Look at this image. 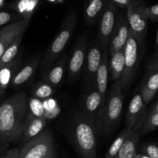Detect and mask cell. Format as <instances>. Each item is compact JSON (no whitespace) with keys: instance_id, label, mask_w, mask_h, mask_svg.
Returning <instances> with one entry per match:
<instances>
[{"instance_id":"cell-17","label":"cell","mask_w":158,"mask_h":158,"mask_svg":"<svg viewBox=\"0 0 158 158\" xmlns=\"http://www.w3.org/2000/svg\"><path fill=\"white\" fill-rule=\"evenodd\" d=\"M47 120L46 117H36L31 114H28L25 124L24 131H23V137H22V143H25L31 139L37 137L45 130Z\"/></svg>"},{"instance_id":"cell-21","label":"cell","mask_w":158,"mask_h":158,"mask_svg":"<svg viewBox=\"0 0 158 158\" xmlns=\"http://www.w3.org/2000/svg\"><path fill=\"white\" fill-rule=\"evenodd\" d=\"M109 73L112 81L118 82L121 80L125 66L124 49L113 54H109Z\"/></svg>"},{"instance_id":"cell-20","label":"cell","mask_w":158,"mask_h":158,"mask_svg":"<svg viewBox=\"0 0 158 158\" xmlns=\"http://www.w3.org/2000/svg\"><path fill=\"white\" fill-rule=\"evenodd\" d=\"M20 60L16 58L9 64H0V97L4 95L5 92L11 85L15 74L19 70Z\"/></svg>"},{"instance_id":"cell-31","label":"cell","mask_w":158,"mask_h":158,"mask_svg":"<svg viewBox=\"0 0 158 158\" xmlns=\"http://www.w3.org/2000/svg\"><path fill=\"white\" fill-rule=\"evenodd\" d=\"M142 154L151 158H158V146L152 143H145L142 146Z\"/></svg>"},{"instance_id":"cell-35","label":"cell","mask_w":158,"mask_h":158,"mask_svg":"<svg viewBox=\"0 0 158 158\" xmlns=\"http://www.w3.org/2000/svg\"><path fill=\"white\" fill-rule=\"evenodd\" d=\"M148 71H155L158 70V53L154 56V58L150 62L149 65L148 66Z\"/></svg>"},{"instance_id":"cell-10","label":"cell","mask_w":158,"mask_h":158,"mask_svg":"<svg viewBox=\"0 0 158 158\" xmlns=\"http://www.w3.org/2000/svg\"><path fill=\"white\" fill-rule=\"evenodd\" d=\"M102 48L99 42H94L88 47L84 66V82L86 90L96 87L97 72L102 61Z\"/></svg>"},{"instance_id":"cell-37","label":"cell","mask_w":158,"mask_h":158,"mask_svg":"<svg viewBox=\"0 0 158 158\" xmlns=\"http://www.w3.org/2000/svg\"><path fill=\"white\" fill-rule=\"evenodd\" d=\"M149 113H158V101L152 106Z\"/></svg>"},{"instance_id":"cell-8","label":"cell","mask_w":158,"mask_h":158,"mask_svg":"<svg viewBox=\"0 0 158 158\" xmlns=\"http://www.w3.org/2000/svg\"><path fill=\"white\" fill-rule=\"evenodd\" d=\"M106 103L103 101L97 87L86 90L82 97L81 105L83 113L92 120L98 135L102 134V123Z\"/></svg>"},{"instance_id":"cell-5","label":"cell","mask_w":158,"mask_h":158,"mask_svg":"<svg viewBox=\"0 0 158 158\" xmlns=\"http://www.w3.org/2000/svg\"><path fill=\"white\" fill-rule=\"evenodd\" d=\"M142 43L137 37L131 32L128 41L124 48L125 66L123 74L120 80L123 90H127L131 86L137 74L140 60V51Z\"/></svg>"},{"instance_id":"cell-28","label":"cell","mask_w":158,"mask_h":158,"mask_svg":"<svg viewBox=\"0 0 158 158\" xmlns=\"http://www.w3.org/2000/svg\"><path fill=\"white\" fill-rule=\"evenodd\" d=\"M158 128V113H149L146 121L138 131L140 136L146 135Z\"/></svg>"},{"instance_id":"cell-33","label":"cell","mask_w":158,"mask_h":158,"mask_svg":"<svg viewBox=\"0 0 158 158\" xmlns=\"http://www.w3.org/2000/svg\"><path fill=\"white\" fill-rule=\"evenodd\" d=\"M19 149L20 148L15 147V148L6 150L0 154V158H19Z\"/></svg>"},{"instance_id":"cell-16","label":"cell","mask_w":158,"mask_h":158,"mask_svg":"<svg viewBox=\"0 0 158 158\" xmlns=\"http://www.w3.org/2000/svg\"><path fill=\"white\" fill-rule=\"evenodd\" d=\"M109 47L103 49L101 64L98 69L96 79V87L100 93L103 101L106 103L107 98V86L109 81Z\"/></svg>"},{"instance_id":"cell-19","label":"cell","mask_w":158,"mask_h":158,"mask_svg":"<svg viewBox=\"0 0 158 158\" xmlns=\"http://www.w3.org/2000/svg\"><path fill=\"white\" fill-rule=\"evenodd\" d=\"M109 0H86L84 8L85 23L87 26L99 21Z\"/></svg>"},{"instance_id":"cell-32","label":"cell","mask_w":158,"mask_h":158,"mask_svg":"<svg viewBox=\"0 0 158 158\" xmlns=\"http://www.w3.org/2000/svg\"><path fill=\"white\" fill-rule=\"evenodd\" d=\"M146 13L149 20L158 23V4L151 6H147Z\"/></svg>"},{"instance_id":"cell-14","label":"cell","mask_w":158,"mask_h":158,"mask_svg":"<svg viewBox=\"0 0 158 158\" xmlns=\"http://www.w3.org/2000/svg\"><path fill=\"white\" fill-rule=\"evenodd\" d=\"M30 19H22L0 29V59L9 46L22 35H24Z\"/></svg>"},{"instance_id":"cell-29","label":"cell","mask_w":158,"mask_h":158,"mask_svg":"<svg viewBox=\"0 0 158 158\" xmlns=\"http://www.w3.org/2000/svg\"><path fill=\"white\" fill-rule=\"evenodd\" d=\"M44 108L41 103V100L32 97L29 98V113L36 117H44L43 116Z\"/></svg>"},{"instance_id":"cell-4","label":"cell","mask_w":158,"mask_h":158,"mask_svg":"<svg viewBox=\"0 0 158 158\" xmlns=\"http://www.w3.org/2000/svg\"><path fill=\"white\" fill-rule=\"evenodd\" d=\"M120 81L113 85L106 98L102 123V134H109L118 124L123 107L124 96Z\"/></svg>"},{"instance_id":"cell-25","label":"cell","mask_w":158,"mask_h":158,"mask_svg":"<svg viewBox=\"0 0 158 158\" xmlns=\"http://www.w3.org/2000/svg\"><path fill=\"white\" fill-rule=\"evenodd\" d=\"M132 130L129 129V128L126 127L123 129L121 132L120 133L117 138L114 140L112 144L110 145V148L108 149L107 153H106V156L104 158H116L117 157V154H118L119 151L122 148L123 145L126 142L127 139L129 137L131 134Z\"/></svg>"},{"instance_id":"cell-34","label":"cell","mask_w":158,"mask_h":158,"mask_svg":"<svg viewBox=\"0 0 158 158\" xmlns=\"http://www.w3.org/2000/svg\"><path fill=\"white\" fill-rule=\"evenodd\" d=\"M110 1L117 5L120 9H127V8L135 0H110Z\"/></svg>"},{"instance_id":"cell-11","label":"cell","mask_w":158,"mask_h":158,"mask_svg":"<svg viewBox=\"0 0 158 158\" xmlns=\"http://www.w3.org/2000/svg\"><path fill=\"white\" fill-rule=\"evenodd\" d=\"M148 114L147 105L143 102L140 93L134 94L127 111V127L138 132L146 121Z\"/></svg>"},{"instance_id":"cell-23","label":"cell","mask_w":158,"mask_h":158,"mask_svg":"<svg viewBox=\"0 0 158 158\" xmlns=\"http://www.w3.org/2000/svg\"><path fill=\"white\" fill-rule=\"evenodd\" d=\"M139 140V133L137 131H131L116 158H134L137 153Z\"/></svg>"},{"instance_id":"cell-13","label":"cell","mask_w":158,"mask_h":158,"mask_svg":"<svg viewBox=\"0 0 158 158\" xmlns=\"http://www.w3.org/2000/svg\"><path fill=\"white\" fill-rule=\"evenodd\" d=\"M131 35L129 23L126 9H121L119 12L118 20L113 36L109 44V54H113L124 49Z\"/></svg>"},{"instance_id":"cell-26","label":"cell","mask_w":158,"mask_h":158,"mask_svg":"<svg viewBox=\"0 0 158 158\" xmlns=\"http://www.w3.org/2000/svg\"><path fill=\"white\" fill-rule=\"evenodd\" d=\"M55 93L54 87L44 81H40L32 87L31 90L32 96L40 100L50 98Z\"/></svg>"},{"instance_id":"cell-2","label":"cell","mask_w":158,"mask_h":158,"mask_svg":"<svg viewBox=\"0 0 158 158\" xmlns=\"http://www.w3.org/2000/svg\"><path fill=\"white\" fill-rule=\"evenodd\" d=\"M70 135L81 158H97V133L94 122L82 113L73 121Z\"/></svg>"},{"instance_id":"cell-39","label":"cell","mask_w":158,"mask_h":158,"mask_svg":"<svg viewBox=\"0 0 158 158\" xmlns=\"http://www.w3.org/2000/svg\"><path fill=\"white\" fill-rule=\"evenodd\" d=\"M47 1L50 2L52 3H62L64 0H47Z\"/></svg>"},{"instance_id":"cell-12","label":"cell","mask_w":158,"mask_h":158,"mask_svg":"<svg viewBox=\"0 0 158 158\" xmlns=\"http://www.w3.org/2000/svg\"><path fill=\"white\" fill-rule=\"evenodd\" d=\"M87 40L84 35L77 40L72 54L68 60L67 73L70 81L77 80L84 69L87 56Z\"/></svg>"},{"instance_id":"cell-3","label":"cell","mask_w":158,"mask_h":158,"mask_svg":"<svg viewBox=\"0 0 158 158\" xmlns=\"http://www.w3.org/2000/svg\"><path fill=\"white\" fill-rule=\"evenodd\" d=\"M77 26V15L74 12H69L63 20L60 31L53 41L48 47L47 51L42 60L43 71L52 66L61 56L66 49Z\"/></svg>"},{"instance_id":"cell-38","label":"cell","mask_w":158,"mask_h":158,"mask_svg":"<svg viewBox=\"0 0 158 158\" xmlns=\"http://www.w3.org/2000/svg\"><path fill=\"white\" fill-rule=\"evenodd\" d=\"M134 158H151L149 157L148 156L145 155V154H141V153H137V154H136L135 156H134Z\"/></svg>"},{"instance_id":"cell-6","label":"cell","mask_w":158,"mask_h":158,"mask_svg":"<svg viewBox=\"0 0 158 158\" xmlns=\"http://www.w3.org/2000/svg\"><path fill=\"white\" fill-rule=\"evenodd\" d=\"M53 149V136L49 130L45 129L37 137L22 144L19 158H46Z\"/></svg>"},{"instance_id":"cell-9","label":"cell","mask_w":158,"mask_h":158,"mask_svg":"<svg viewBox=\"0 0 158 158\" xmlns=\"http://www.w3.org/2000/svg\"><path fill=\"white\" fill-rule=\"evenodd\" d=\"M120 8L110 2H107L103 14L99 19L98 42L103 49L109 47L110 42L113 36Z\"/></svg>"},{"instance_id":"cell-18","label":"cell","mask_w":158,"mask_h":158,"mask_svg":"<svg viewBox=\"0 0 158 158\" xmlns=\"http://www.w3.org/2000/svg\"><path fill=\"white\" fill-rule=\"evenodd\" d=\"M40 63V56H35L28 62L21 69H19L13 77L10 86L12 88H19L26 84L31 80Z\"/></svg>"},{"instance_id":"cell-30","label":"cell","mask_w":158,"mask_h":158,"mask_svg":"<svg viewBox=\"0 0 158 158\" xmlns=\"http://www.w3.org/2000/svg\"><path fill=\"white\" fill-rule=\"evenodd\" d=\"M22 19L23 18L17 12L2 11L0 12V29Z\"/></svg>"},{"instance_id":"cell-27","label":"cell","mask_w":158,"mask_h":158,"mask_svg":"<svg viewBox=\"0 0 158 158\" xmlns=\"http://www.w3.org/2000/svg\"><path fill=\"white\" fill-rule=\"evenodd\" d=\"M23 35H22L20 36H19L10 46L8 47V49L5 51L4 54L2 55V56L0 59V64H9V63H12V61L16 59L17 55L19 53V51L20 46H21L22 41H23Z\"/></svg>"},{"instance_id":"cell-1","label":"cell","mask_w":158,"mask_h":158,"mask_svg":"<svg viewBox=\"0 0 158 158\" xmlns=\"http://www.w3.org/2000/svg\"><path fill=\"white\" fill-rule=\"evenodd\" d=\"M29 114V98L19 91L0 104V153L13 143L21 141Z\"/></svg>"},{"instance_id":"cell-7","label":"cell","mask_w":158,"mask_h":158,"mask_svg":"<svg viewBox=\"0 0 158 158\" xmlns=\"http://www.w3.org/2000/svg\"><path fill=\"white\" fill-rule=\"evenodd\" d=\"M147 6L143 0H135L126 9L131 32L141 43L146 38L148 29L149 19L146 13Z\"/></svg>"},{"instance_id":"cell-15","label":"cell","mask_w":158,"mask_h":158,"mask_svg":"<svg viewBox=\"0 0 158 158\" xmlns=\"http://www.w3.org/2000/svg\"><path fill=\"white\" fill-rule=\"evenodd\" d=\"M69 57L64 56L60 60L45 69L43 73V81L49 83L54 88L60 85L63 80L66 70H67V63Z\"/></svg>"},{"instance_id":"cell-40","label":"cell","mask_w":158,"mask_h":158,"mask_svg":"<svg viewBox=\"0 0 158 158\" xmlns=\"http://www.w3.org/2000/svg\"><path fill=\"white\" fill-rule=\"evenodd\" d=\"M156 46H157V48L158 49V29H157V36H156Z\"/></svg>"},{"instance_id":"cell-36","label":"cell","mask_w":158,"mask_h":158,"mask_svg":"<svg viewBox=\"0 0 158 158\" xmlns=\"http://www.w3.org/2000/svg\"><path fill=\"white\" fill-rule=\"evenodd\" d=\"M46 158H57V155H56V148L55 149L52 150L51 151L50 154L47 156Z\"/></svg>"},{"instance_id":"cell-41","label":"cell","mask_w":158,"mask_h":158,"mask_svg":"<svg viewBox=\"0 0 158 158\" xmlns=\"http://www.w3.org/2000/svg\"><path fill=\"white\" fill-rule=\"evenodd\" d=\"M3 2H4V0H0V6L3 4Z\"/></svg>"},{"instance_id":"cell-24","label":"cell","mask_w":158,"mask_h":158,"mask_svg":"<svg viewBox=\"0 0 158 158\" xmlns=\"http://www.w3.org/2000/svg\"><path fill=\"white\" fill-rule=\"evenodd\" d=\"M39 4V0H18L14 4V9L23 19H31Z\"/></svg>"},{"instance_id":"cell-22","label":"cell","mask_w":158,"mask_h":158,"mask_svg":"<svg viewBox=\"0 0 158 158\" xmlns=\"http://www.w3.org/2000/svg\"><path fill=\"white\" fill-rule=\"evenodd\" d=\"M158 91V70L148 71V77L143 85L140 94L145 104L148 105Z\"/></svg>"}]
</instances>
